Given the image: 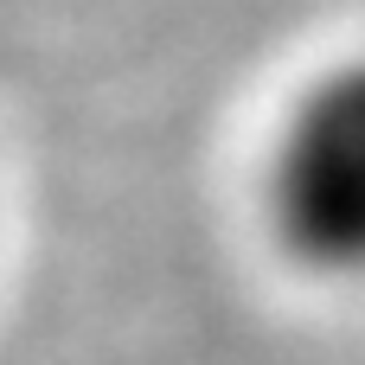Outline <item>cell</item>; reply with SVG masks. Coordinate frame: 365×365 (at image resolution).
Here are the masks:
<instances>
[{
    "instance_id": "6da1fadb",
    "label": "cell",
    "mask_w": 365,
    "mask_h": 365,
    "mask_svg": "<svg viewBox=\"0 0 365 365\" xmlns=\"http://www.w3.org/2000/svg\"><path fill=\"white\" fill-rule=\"evenodd\" d=\"M263 231L321 282H365V51L321 64L263 154Z\"/></svg>"
}]
</instances>
